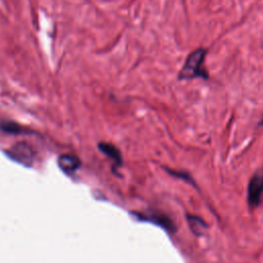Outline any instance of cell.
<instances>
[{"label":"cell","mask_w":263,"mask_h":263,"mask_svg":"<svg viewBox=\"0 0 263 263\" xmlns=\"http://www.w3.org/2000/svg\"><path fill=\"white\" fill-rule=\"evenodd\" d=\"M0 129H2L3 132L5 133H8V134H20L23 132V128L14 123V122H10V121H5V122H1L0 123Z\"/></svg>","instance_id":"ba28073f"},{"label":"cell","mask_w":263,"mask_h":263,"mask_svg":"<svg viewBox=\"0 0 263 263\" xmlns=\"http://www.w3.org/2000/svg\"><path fill=\"white\" fill-rule=\"evenodd\" d=\"M98 147L101 150V152L107 155L109 158H111L117 166H120L122 164V156L116 146L110 143L102 142V143H99Z\"/></svg>","instance_id":"5b68a950"},{"label":"cell","mask_w":263,"mask_h":263,"mask_svg":"<svg viewBox=\"0 0 263 263\" xmlns=\"http://www.w3.org/2000/svg\"><path fill=\"white\" fill-rule=\"evenodd\" d=\"M142 220H147V221L153 222V223L161 226L162 228H164L168 231H174V229H175V226L172 223V221L168 218H166L165 216L160 215V214H156V213L149 214V217H146V216L143 215Z\"/></svg>","instance_id":"8992f818"},{"label":"cell","mask_w":263,"mask_h":263,"mask_svg":"<svg viewBox=\"0 0 263 263\" xmlns=\"http://www.w3.org/2000/svg\"><path fill=\"white\" fill-rule=\"evenodd\" d=\"M166 171H167V173H170L171 175H173V176H175V177L182 178V179H184L185 181H187V182H189V183H191V184H194V182H192V179L190 178V176L187 175L186 173L178 172V171H172V170H170V168H167Z\"/></svg>","instance_id":"9c48e42d"},{"label":"cell","mask_w":263,"mask_h":263,"mask_svg":"<svg viewBox=\"0 0 263 263\" xmlns=\"http://www.w3.org/2000/svg\"><path fill=\"white\" fill-rule=\"evenodd\" d=\"M58 164L60 166V168L67 175H71L73 173H75L81 165L80 159L75 156V155H71V154H64L61 155L58 159Z\"/></svg>","instance_id":"277c9868"},{"label":"cell","mask_w":263,"mask_h":263,"mask_svg":"<svg viewBox=\"0 0 263 263\" xmlns=\"http://www.w3.org/2000/svg\"><path fill=\"white\" fill-rule=\"evenodd\" d=\"M263 195V168L258 170L248 184L247 200L251 209H255L261 202Z\"/></svg>","instance_id":"7a4b0ae2"},{"label":"cell","mask_w":263,"mask_h":263,"mask_svg":"<svg viewBox=\"0 0 263 263\" xmlns=\"http://www.w3.org/2000/svg\"><path fill=\"white\" fill-rule=\"evenodd\" d=\"M206 50L202 47H199L192 51L186 59L183 67L179 72L180 80H189L196 77H201L206 79L209 74L203 68V63L205 59Z\"/></svg>","instance_id":"6da1fadb"},{"label":"cell","mask_w":263,"mask_h":263,"mask_svg":"<svg viewBox=\"0 0 263 263\" xmlns=\"http://www.w3.org/2000/svg\"><path fill=\"white\" fill-rule=\"evenodd\" d=\"M7 155L24 165H31L33 161V149L26 143H17L7 152Z\"/></svg>","instance_id":"3957f363"},{"label":"cell","mask_w":263,"mask_h":263,"mask_svg":"<svg viewBox=\"0 0 263 263\" xmlns=\"http://www.w3.org/2000/svg\"><path fill=\"white\" fill-rule=\"evenodd\" d=\"M187 221L192 232H194L196 235H201L206 228V224L204 223V221L197 216L187 215Z\"/></svg>","instance_id":"52a82bcc"},{"label":"cell","mask_w":263,"mask_h":263,"mask_svg":"<svg viewBox=\"0 0 263 263\" xmlns=\"http://www.w3.org/2000/svg\"><path fill=\"white\" fill-rule=\"evenodd\" d=\"M260 125H263V118H262V120H261V122H260Z\"/></svg>","instance_id":"30bf717a"}]
</instances>
